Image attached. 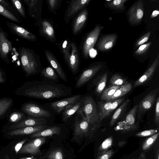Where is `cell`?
I'll list each match as a JSON object with an SVG mask.
<instances>
[{
    "mask_svg": "<svg viewBox=\"0 0 159 159\" xmlns=\"http://www.w3.org/2000/svg\"><path fill=\"white\" fill-rule=\"evenodd\" d=\"M25 95L33 98L50 100L70 96L71 88L49 80L43 79L28 83Z\"/></svg>",
    "mask_w": 159,
    "mask_h": 159,
    "instance_id": "obj_1",
    "label": "cell"
},
{
    "mask_svg": "<svg viewBox=\"0 0 159 159\" xmlns=\"http://www.w3.org/2000/svg\"><path fill=\"white\" fill-rule=\"evenodd\" d=\"M22 68L28 76L35 75L42 69L40 57L32 49L24 47L19 48Z\"/></svg>",
    "mask_w": 159,
    "mask_h": 159,
    "instance_id": "obj_2",
    "label": "cell"
},
{
    "mask_svg": "<svg viewBox=\"0 0 159 159\" xmlns=\"http://www.w3.org/2000/svg\"><path fill=\"white\" fill-rule=\"evenodd\" d=\"M82 105L80 110L84 114L92 131L101 125L96 104L93 98L88 96L82 98Z\"/></svg>",
    "mask_w": 159,
    "mask_h": 159,
    "instance_id": "obj_3",
    "label": "cell"
},
{
    "mask_svg": "<svg viewBox=\"0 0 159 159\" xmlns=\"http://www.w3.org/2000/svg\"><path fill=\"white\" fill-rule=\"evenodd\" d=\"M73 125L74 139H80L84 136L86 137L89 132H92L86 118L80 109L76 112Z\"/></svg>",
    "mask_w": 159,
    "mask_h": 159,
    "instance_id": "obj_4",
    "label": "cell"
},
{
    "mask_svg": "<svg viewBox=\"0 0 159 159\" xmlns=\"http://www.w3.org/2000/svg\"><path fill=\"white\" fill-rule=\"evenodd\" d=\"M101 27L97 25L84 38L80 45V49L83 57L88 59L89 52L94 46L101 31Z\"/></svg>",
    "mask_w": 159,
    "mask_h": 159,
    "instance_id": "obj_5",
    "label": "cell"
},
{
    "mask_svg": "<svg viewBox=\"0 0 159 159\" xmlns=\"http://www.w3.org/2000/svg\"><path fill=\"white\" fill-rule=\"evenodd\" d=\"M158 91V88L150 91L138 104L136 117L139 120L142 119L143 115L152 108L157 99Z\"/></svg>",
    "mask_w": 159,
    "mask_h": 159,
    "instance_id": "obj_6",
    "label": "cell"
},
{
    "mask_svg": "<svg viewBox=\"0 0 159 159\" xmlns=\"http://www.w3.org/2000/svg\"><path fill=\"white\" fill-rule=\"evenodd\" d=\"M91 0H72L69 2L66 10L64 20L67 24L70 20L88 5Z\"/></svg>",
    "mask_w": 159,
    "mask_h": 159,
    "instance_id": "obj_7",
    "label": "cell"
},
{
    "mask_svg": "<svg viewBox=\"0 0 159 159\" xmlns=\"http://www.w3.org/2000/svg\"><path fill=\"white\" fill-rule=\"evenodd\" d=\"M124 100V98L107 101H101L98 102V115L101 121L108 117Z\"/></svg>",
    "mask_w": 159,
    "mask_h": 159,
    "instance_id": "obj_8",
    "label": "cell"
},
{
    "mask_svg": "<svg viewBox=\"0 0 159 159\" xmlns=\"http://www.w3.org/2000/svg\"><path fill=\"white\" fill-rule=\"evenodd\" d=\"M102 67V65L100 64H96L84 69L77 78L75 87L79 88L85 85Z\"/></svg>",
    "mask_w": 159,
    "mask_h": 159,
    "instance_id": "obj_9",
    "label": "cell"
},
{
    "mask_svg": "<svg viewBox=\"0 0 159 159\" xmlns=\"http://www.w3.org/2000/svg\"><path fill=\"white\" fill-rule=\"evenodd\" d=\"M38 26L40 36L52 43L55 42L56 37L54 27L51 21L47 19L42 20Z\"/></svg>",
    "mask_w": 159,
    "mask_h": 159,
    "instance_id": "obj_10",
    "label": "cell"
},
{
    "mask_svg": "<svg viewBox=\"0 0 159 159\" xmlns=\"http://www.w3.org/2000/svg\"><path fill=\"white\" fill-rule=\"evenodd\" d=\"M22 109L24 113L33 117L47 118L51 116L48 111L34 103L25 104L22 107Z\"/></svg>",
    "mask_w": 159,
    "mask_h": 159,
    "instance_id": "obj_11",
    "label": "cell"
},
{
    "mask_svg": "<svg viewBox=\"0 0 159 159\" xmlns=\"http://www.w3.org/2000/svg\"><path fill=\"white\" fill-rule=\"evenodd\" d=\"M143 15V4L141 0H139L134 3L130 7L128 12L129 20L133 25L139 24Z\"/></svg>",
    "mask_w": 159,
    "mask_h": 159,
    "instance_id": "obj_12",
    "label": "cell"
},
{
    "mask_svg": "<svg viewBox=\"0 0 159 159\" xmlns=\"http://www.w3.org/2000/svg\"><path fill=\"white\" fill-rule=\"evenodd\" d=\"M28 6L29 14L34 18L36 21V25L39 26L42 20V8L43 0H23Z\"/></svg>",
    "mask_w": 159,
    "mask_h": 159,
    "instance_id": "obj_13",
    "label": "cell"
},
{
    "mask_svg": "<svg viewBox=\"0 0 159 159\" xmlns=\"http://www.w3.org/2000/svg\"><path fill=\"white\" fill-rule=\"evenodd\" d=\"M13 50L12 43L0 27V57L7 63L10 62L8 55Z\"/></svg>",
    "mask_w": 159,
    "mask_h": 159,
    "instance_id": "obj_14",
    "label": "cell"
},
{
    "mask_svg": "<svg viewBox=\"0 0 159 159\" xmlns=\"http://www.w3.org/2000/svg\"><path fill=\"white\" fill-rule=\"evenodd\" d=\"M45 137H40L31 141L22 146L18 152L20 154L28 153L32 155H39L40 147L46 142Z\"/></svg>",
    "mask_w": 159,
    "mask_h": 159,
    "instance_id": "obj_15",
    "label": "cell"
},
{
    "mask_svg": "<svg viewBox=\"0 0 159 159\" xmlns=\"http://www.w3.org/2000/svg\"><path fill=\"white\" fill-rule=\"evenodd\" d=\"M88 12L85 7L75 17L72 24V31L74 35L81 32L86 24L88 18Z\"/></svg>",
    "mask_w": 159,
    "mask_h": 159,
    "instance_id": "obj_16",
    "label": "cell"
},
{
    "mask_svg": "<svg viewBox=\"0 0 159 159\" xmlns=\"http://www.w3.org/2000/svg\"><path fill=\"white\" fill-rule=\"evenodd\" d=\"M79 52L76 43L71 42V54L66 63L72 74L75 75L79 71L80 65V59Z\"/></svg>",
    "mask_w": 159,
    "mask_h": 159,
    "instance_id": "obj_17",
    "label": "cell"
},
{
    "mask_svg": "<svg viewBox=\"0 0 159 159\" xmlns=\"http://www.w3.org/2000/svg\"><path fill=\"white\" fill-rule=\"evenodd\" d=\"M7 27L13 34L26 40L34 42L37 38L34 34L24 28L11 22H7Z\"/></svg>",
    "mask_w": 159,
    "mask_h": 159,
    "instance_id": "obj_18",
    "label": "cell"
},
{
    "mask_svg": "<svg viewBox=\"0 0 159 159\" xmlns=\"http://www.w3.org/2000/svg\"><path fill=\"white\" fill-rule=\"evenodd\" d=\"M81 96L77 94L50 103L52 108L56 112L60 113L68 106L73 104L81 99Z\"/></svg>",
    "mask_w": 159,
    "mask_h": 159,
    "instance_id": "obj_19",
    "label": "cell"
},
{
    "mask_svg": "<svg viewBox=\"0 0 159 159\" xmlns=\"http://www.w3.org/2000/svg\"><path fill=\"white\" fill-rule=\"evenodd\" d=\"M159 63L158 55L146 71L134 83L133 87H136L144 84L150 81L155 73Z\"/></svg>",
    "mask_w": 159,
    "mask_h": 159,
    "instance_id": "obj_20",
    "label": "cell"
},
{
    "mask_svg": "<svg viewBox=\"0 0 159 159\" xmlns=\"http://www.w3.org/2000/svg\"><path fill=\"white\" fill-rule=\"evenodd\" d=\"M44 53L48 62L60 78L65 82L67 81L68 79L66 75L54 55L47 49L44 50Z\"/></svg>",
    "mask_w": 159,
    "mask_h": 159,
    "instance_id": "obj_21",
    "label": "cell"
},
{
    "mask_svg": "<svg viewBox=\"0 0 159 159\" xmlns=\"http://www.w3.org/2000/svg\"><path fill=\"white\" fill-rule=\"evenodd\" d=\"M138 105L134 106L129 112L122 122L123 130L130 131L136 129L137 125L136 120Z\"/></svg>",
    "mask_w": 159,
    "mask_h": 159,
    "instance_id": "obj_22",
    "label": "cell"
},
{
    "mask_svg": "<svg viewBox=\"0 0 159 159\" xmlns=\"http://www.w3.org/2000/svg\"><path fill=\"white\" fill-rule=\"evenodd\" d=\"M47 119L46 118L30 117L12 125L10 129H16L26 127L46 125Z\"/></svg>",
    "mask_w": 159,
    "mask_h": 159,
    "instance_id": "obj_23",
    "label": "cell"
},
{
    "mask_svg": "<svg viewBox=\"0 0 159 159\" xmlns=\"http://www.w3.org/2000/svg\"><path fill=\"white\" fill-rule=\"evenodd\" d=\"M49 127L46 125H42L26 127L13 129L8 133L10 136L32 134L42 130Z\"/></svg>",
    "mask_w": 159,
    "mask_h": 159,
    "instance_id": "obj_24",
    "label": "cell"
},
{
    "mask_svg": "<svg viewBox=\"0 0 159 159\" xmlns=\"http://www.w3.org/2000/svg\"><path fill=\"white\" fill-rule=\"evenodd\" d=\"M117 38V35L116 34H111L103 37L98 43V49L102 51L109 50L114 45Z\"/></svg>",
    "mask_w": 159,
    "mask_h": 159,
    "instance_id": "obj_25",
    "label": "cell"
},
{
    "mask_svg": "<svg viewBox=\"0 0 159 159\" xmlns=\"http://www.w3.org/2000/svg\"><path fill=\"white\" fill-rule=\"evenodd\" d=\"M82 98L73 104L70 105L65 107L62 114L61 119L66 122L81 108L82 105Z\"/></svg>",
    "mask_w": 159,
    "mask_h": 159,
    "instance_id": "obj_26",
    "label": "cell"
},
{
    "mask_svg": "<svg viewBox=\"0 0 159 159\" xmlns=\"http://www.w3.org/2000/svg\"><path fill=\"white\" fill-rule=\"evenodd\" d=\"M62 53L64 60L66 63L70 57L71 50V40L66 39L61 41L59 43H56Z\"/></svg>",
    "mask_w": 159,
    "mask_h": 159,
    "instance_id": "obj_27",
    "label": "cell"
},
{
    "mask_svg": "<svg viewBox=\"0 0 159 159\" xmlns=\"http://www.w3.org/2000/svg\"><path fill=\"white\" fill-rule=\"evenodd\" d=\"M61 131V129L60 127H49L42 130L32 134L30 136L32 138H38L50 136L54 134L59 135L60 134Z\"/></svg>",
    "mask_w": 159,
    "mask_h": 159,
    "instance_id": "obj_28",
    "label": "cell"
},
{
    "mask_svg": "<svg viewBox=\"0 0 159 159\" xmlns=\"http://www.w3.org/2000/svg\"><path fill=\"white\" fill-rule=\"evenodd\" d=\"M133 86L131 84L127 81L122 85L116 91L109 101L116 100L128 93L131 90Z\"/></svg>",
    "mask_w": 159,
    "mask_h": 159,
    "instance_id": "obj_29",
    "label": "cell"
},
{
    "mask_svg": "<svg viewBox=\"0 0 159 159\" xmlns=\"http://www.w3.org/2000/svg\"><path fill=\"white\" fill-rule=\"evenodd\" d=\"M129 101V99L125 100L115 111L110 122V126H113L125 112Z\"/></svg>",
    "mask_w": 159,
    "mask_h": 159,
    "instance_id": "obj_30",
    "label": "cell"
},
{
    "mask_svg": "<svg viewBox=\"0 0 159 159\" xmlns=\"http://www.w3.org/2000/svg\"><path fill=\"white\" fill-rule=\"evenodd\" d=\"M40 74L43 77L48 80L58 83V77L55 70L52 67L48 66L41 69Z\"/></svg>",
    "mask_w": 159,
    "mask_h": 159,
    "instance_id": "obj_31",
    "label": "cell"
},
{
    "mask_svg": "<svg viewBox=\"0 0 159 159\" xmlns=\"http://www.w3.org/2000/svg\"><path fill=\"white\" fill-rule=\"evenodd\" d=\"M108 77V73H105L100 75L94 83L95 93L98 95L100 94L104 89L106 86Z\"/></svg>",
    "mask_w": 159,
    "mask_h": 159,
    "instance_id": "obj_32",
    "label": "cell"
},
{
    "mask_svg": "<svg viewBox=\"0 0 159 159\" xmlns=\"http://www.w3.org/2000/svg\"><path fill=\"white\" fill-rule=\"evenodd\" d=\"M120 87V86L110 85L107 88L104 90L100 96L101 99L103 101H109L116 91Z\"/></svg>",
    "mask_w": 159,
    "mask_h": 159,
    "instance_id": "obj_33",
    "label": "cell"
},
{
    "mask_svg": "<svg viewBox=\"0 0 159 159\" xmlns=\"http://www.w3.org/2000/svg\"><path fill=\"white\" fill-rule=\"evenodd\" d=\"M0 14L11 20L18 23L20 22L19 20L7 8L0 4Z\"/></svg>",
    "mask_w": 159,
    "mask_h": 159,
    "instance_id": "obj_34",
    "label": "cell"
},
{
    "mask_svg": "<svg viewBox=\"0 0 159 159\" xmlns=\"http://www.w3.org/2000/svg\"><path fill=\"white\" fill-rule=\"evenodd\" d=\"M48 10L51 12L56 14L61 6L62 0H46Z\"/></svg>",
    "mask_w": 159,
    "mask_h": 159,
    "instance_id": "obj_35",
    "label": "cell"
},
{
    "mask_svg": "<svg viewBox=\"0 0 159 159\" xmlns=\"http://www.w3.org/2000/svg\"><path fill=\"white\" fill-rule=\"evenodd\" d=\"M127 81L125 79L118 74H115L110 80V83L111 85L121 86L125 84Z\"/></svg>",
    "mask_w": 159,
    "mask_h": 159,
    "instance_id": "obj_36",
    "label": "cell"
},
{
    "mask_svg": "<svg viewBox=\"0 0 159 159\" xmlns=\"http://www.w3.org/2000/svg\"><path fill=\"white\" fill-rule=\"evenodd\" d=\"M11 99L3 98L0 100V117L4 115L12 103Z\"/></svg>",
    "mask_w": 159,
    "mask_h": 159,
    "instance_id": "obj_37",
    "label": "cell"
},
{
    "mask_svg": "<svg viewBox=\"0 0 159 159\" xmlns=\"http://www.w3.org/2000/svg\"><path fill=\"white\" fill-rule=\"evenodd\" d=\"M127 0H114L111 1L108 4L111 8L116 10L124 9L125 8V3Z\"/></svg>",
    "mask_w": 159,
    "mask_h": 159,
    "instance_id": "obj_38",
    "label": "cell"
},
{
    "mask_svg": "<svg viewBox=\"0 0 159 159\" xmlns=\"http://www.w3.org/2000/svg\"><path fill=\"white\" fill-rule=\"evenodd\" d=\"M47 159H63V156L61 150L59 148H56L49 152L46 156Z\"/></svg>",
    "mask_w": 159,
    "mask_h": 159,
    "instance_id": "obj_39",
    "label": "cell"
},
{
    "mask_svg": "<svg viewBox=\"0 0 159 159\" xmlns=\"http://www.w3.org/2000/svg\"><path fill=\"white\" fill-rule=\"evenodd\" d=\"M158 136L159 133H157L147 138L143 144L142 149L145 150L149 148L154 143Z\"/></svg>",
    "mask_w": 159,
    "mask_h": 159,
    "instance_id": "obj_40",
    "label": "cell"
},
{
    "mask_svg": "<svg viewBox=\"0 0 159 159\" xmlns=\"http://www.w3.org/2000/svg\"><path fill=\"white\" fill-rule=\"evenodd\" d=\"M112 137H110L105 140L98 148V154H100L103 152L107 151L112 143Z\"/></svg>",
    "mask_w": 159,
    "mask_h": 159,
    "instance_id": "obj_41",
    "label": "cell"
},
{
    "mask_svg": "<svg viewBox=\"0 0 159 159\" xmlns=\"http://www.w3.org/2000/svg\"><path fill=\"white\" fill-rule=\"evenodd\" d=\"M11 1L20 15L24 18H25V12L23 5L20 1L19 0H11Z\"/></svg>",
    "mask_w": 159,
    "mask_h": 159,
    "instance_id": "obj_42",
    "label": "cell"
},
{
    "mask_svg": "<svg viewBox=\"0 0 159 159\" xmlns=\"http://www.w3.org/2000/svg\"><path fill=\"white\" fill-rule=\"evenodd\" d=\"M24 114L19 112H15L12 113L10 116L9 120L11 122H16L24 118Z\"/></svg>",
    "mask_w": 159,
    "mask_h": 159,
    "instance_id": "obj_43",
    "label": "cell"
},
{
    "mask_svg": "<svg viewBox=\"0 0 159 159\" xmlns=\"http://www.w3.org/2000/svg\"><path fill=\"white\" fill-rule=\"evenodd\" d=\"M151 44V42H150L140 46L139 48L135 51V54L138 55L143 54L148 50Z\"/></svg>",
    "mask_w": 159,
    "mask_h": 159,
    "instance_id": "obj_44",
    "label": "cell"
},
{
    "mask_svg": "<svg viewBox=\"0 0 159 159\" xmlns=\"http://www.w3.org/2000/svg\"><path fill=\"white\" fill-rule=\"evenodd\" d=\"M158 132L157 129H150L139 132L136 134V136L139 137H145L152 136Z\"/></svg>",
    "mask_w": 159,
    "mask_h": 159,
    "instance_id": "obj_45",
    "label": "cell"
},
{
    "mask_svg": "<svg viewBox=\"0 0 159 159\" xmlns=\"http://www.w3.org/2000/svg\"><path fill=\"white\" fill-rule=\"evenodd\" d=\"M151 33L150 31L148 32L142 36L136 42L135 44L136 46H140L147 42L149 38Z\"/></svg>",
    "mask_w": 159,
    "mask_h": 159,
    "instance_id": "obj_46",
    "label": "cell"
},
{
    "mask_svg": "<svg viewBox=\"0 0 159 159\" xmlns=\"http://www.w3.org/2000/svg\"><path fill=\"white\" fill-rule=\"evenodd\" d=\"M155 106V114L154 122L156 125L158 126L159 124V98L158 96Z\"/></svg>",
    "mask_w": 159,
    "mask_h": 159,
    "instance_id": "obj_47",
    "label": "cell"
},
{
    "mask_svg": "<svg viewBox=\"0 0 159 159\" xmlns=\"http://www.w3.org/2000/svg\"><path fill=\"white\" fill-rule=\"evenodd\" d=\"M114 152L112 149L106 151L100 154L97 159H110Z\"/></svg>",
    "mask_w": 159,
    "mask_h": 159,
    "instance_id": "obj_48",
    "label": "cell"
},
{
    "mask_svg": "<svg viewBox=\"0 0 159 159\" xmlns=\"http://www.w3.org/2000/svg\"><path fill=\"white\" fill-rule=\"evenodd\" d=\"M27 139H25L22 140L18 142L15 145V150L16 153H17L21 148L22 146L25 142L27 141Z\"/></svg>",
    "mask_w": 159,
    "mask_h": 159,
    "instance_id": "obj_49",
    "label": "cell"
},
{
    "mask_svg": "<svg viewBox=\"0 0 159 159\" xmlns=\"http://www.w3.org/2000/svg\"><path fill=\"white\" fill-rule=\"evenodd\" d=\"M159 14V11L157 10H155L153 11L151 15L150 18H153L157 17Z\"/></svg>",
    "mask_w": 159,
    "mask_h": 159,
    "instance_id": "obj_50",
    "label": "cell"
},
{
    "mask_svg": "<svg viewBox=\"0 0 159 159\" xmlns=\"http://www.w3.org/2000/svg\"><path fill=\"white\" fill-rule=\"evenodd\" d=\"M0 4L2 5L5 7H7L9 6L8 3L7 1L4 0H0Z\"/></svg>",
    "mask_w": 159,
    "mask_h": 159,
    "instance_id": "obj_51",
    "label": "cell"
},
{
    "mask_svg": "<svg viewBox=\"0 0 159 159\" xmlns=\"http://www.w3.org/2000/svg\"><path fill=\"white\" fill-rule=\"evenodd\" d=\"M138 159H147L144 153L141 152L140 154Z\"/></svg>",
    "mask_w": 159,
    "mask_h": 159,
    "instance_id": "obj_52",
    "label": "cell"
},
{
    "mask_svg": "<svg viewBox=\"0 0 159 159\" xmlns=\"http://www.w3.org/2000/svg\"><path fill=\"white\" fill-rule=\"evenodd\" d=\"M5 81L3 77L2 72L0 71V83H2Z\"/></svg>",
    "mask_w": 159,
    "mask_h": 159,
    "instance_id": "obj_53",
    "label": "cell"
},
{
    "mask_svg": "<svg viewBox=\"0 0 159 159\" xmlns=\"http://www.w3.org/2000/svg\"><path fill=\"white\" fill-rule=\"evenodd\" d=\"M20 159H37V158H35L32 156L30 157H25L22 158Z\"/></svg>",
    "mask_w": 159,
    "mask_h": 159,
    "instance_id": "obj_54",
    "label": "cell"
},
{
    "mask_svg": "<svg viewBox=\"0 0 159 159\" xmlns=\"http://www.w3.org/2000/svg\"><path fill=\"white\" fill-rule=\"evenodd\" d=\"M134 159V158H133V159Z\"/></svg>",
    "mask_w": 159,
    "mask_h": 159,
    "instance_id": "obj_55",
    "label": "cell"
}]
</instances>
